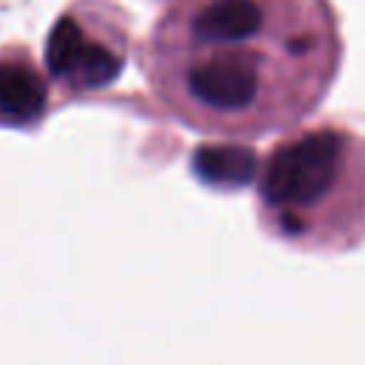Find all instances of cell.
Listing matches in <instances>:
<instances>
[{
  "instance_id": "obj_1",
  "label": "cell",
  "mask_w": 365,
  "mask_h": 365,
  "mask_svg": "<svg viewBox=\"0 0 365 365\" xmlns=\"http://www.w3.org/2000/svg\"><path fill=\"white\" fill-rule=\"evenodd\" d=\"M342 160L345 140L336 131H311L285 143L271 154L259 182L265 205L285 214L314 208L334 191Z\"/></svg>"
},
{
  "instance_id": "obj_2",
  "label": "cell",
  "mask_w": 365,
  "mask_h": 365,
  "mask_svg": "<svg viewBox=\"0 0 365 365\" xmlns=\"http://www.w3.org/2000/svg\"><path fill=\"white\" fill-rule=\"evenodd\" d=\"M185 94L208 114H245L259 94V68L237 48H208L202 60L188 66Z\"/></svg>"
},
{
  "instance_id": "obj_3",
  "label": "cell",
  "mask_w": 365,
  "mask_h": 365,
  "mask_svg": "<svg viewBox=\"0 0 365 365\" xmlns=\"http://www.w3.org/2000/svg\"><path fill=\"white\" fill-rule=\"evenodd\" d=\"M262 26L265 6L259 0H202L188 20V34L197 48H240Z\"/></svg>"
},
{
  "instance_id": "obj_4",
  "label": "cell",
  "mask_w": 365,
  "mask_h": 365,
  "mask_svg": "<svg viewBox=\"0 0 365 365\" xmlns=\"http://www.w3.org/2000/svg\"><path fill=\"white\" fill-rule=\"evenodd\" d=\"M46 108V83L29 66L0 63V117L9 123H31Z\"/></svg>"
},
{
  "instance_id": "obj_5",
  "label": "cell",
  "mask_w": 365,
  "mask_h": 365,
  "mask_svg": "<svg viewBox=\"0 0 365 365\" xmlns=\"http://www.w3.org/2000/svg\"><path fill=\"white\" fill-rule=\"evenodd\" d=\"M194 171L208 185L240 188L251 182L257 171V160L248 148L240 145H202L194 154Z\"/></svg>"
},
{
  "instance_id": "obj_6",
  "label": "cell",
  "mask_w": 365,
  "mask_h": 365,
  "mask_svg": "<svg viewBox=\"0 0 365 365\" xmlns=\"http://www.w3.org/2000/svg\"><path fill=\"white\" fill-rule=\"evenodd\" d=\"M86 46V34L83 29L63 17L51 34H48V43H46V66L51 68V74H60V77H71L74 66H77V57Z\"/></svg>"
},
{
  "instance_id": "obj_7",
  "label": "cell",
  "mask_w": 365,
  "mask_h": 365,
  "mask_svg": "<svg viewBox=\"0 0 365 365\" xmlns=\"http://www.w3.org/2000/svg\"><path fill=\"white\" fill-rule=\"evenodd\" d=\"M120 68H123V60L114 51H108L100 43H88L86 40V46H83V51L77 57V66L71 71V80L80 83L83 88H100V86L114 83Z\"/></svg>"
}]
</instances>
